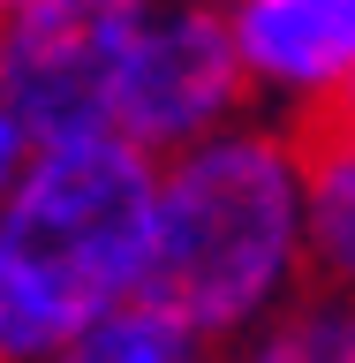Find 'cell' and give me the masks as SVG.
<instances>
[{
  "label": "cell",
  "instance_id": "1",
  "mask_svg": "<svg viewBox=\"0 0 355 363\" xmlns=\"http://www.w3.org/2000/svg\"><path fill=\"white\" fill-rule=\"evenodd\" d=\"M152 303L235 348L310 295V220H303V129L280 113H242L235 129L159 159L152 220Z\"/></svg>",
  "mask_w": 355,
  "mask_h": 363
},
{
  "label": "cell",
  "instance_id": "6",
  "mask_svg": "<svg viewBox=\"0 0 355 363\" xmlns=\"http://www.w3.org/2000/svg\"><path fill=\"white\" fill-rule=\"evenodd\" d=\"M303 220H310V288L355 295V129H303Z\"/></svg>",
  "mask_w": 355,
  "mask_h": 363
},
{
  "label": "cell",
  "instance_id": "4",
  "mask_svg": "<svg viewBox=\"0 0 355 363\" xmlns=\"http://www.w3.org/2000/svg\"><path fill=\"white\" fill-rule=\"evenodd\" d=\"M144 0H53L0 23V91L16 99L38 144L113 136L121 61H129Z\"/></svg>",
  "mask_w": 355,
  "mask_h": 363
},
{
  "label": "cell",
  "instance_id": "8",
  "mask_svg": "<svg viewBox=\"0 0 355 363\" xmlns=\"http://www.w3.org/2000/svg\"><path fill=\"white\" fill-rule=\"evenodd\" d=\"M227 363H355V295H295L280 318L235 340Z\"/></svg>",
  "mask_w": 355,
  "mask_h": 363
},
{
  "label": "cell",
  "instance_id": "5",
  "mask_svg": "<svg viewBox=\"0 0 355 363\" xmlns=\"http://www.w3.org/2000/svg\"><path fill=\"white\" fill-rule=\"evenodd\" d=\"M257 106L310 129L355 91V0H242L235 8Z\"/></svg>",
  "mask_w": 355,
  "mask_h": 363
},
{
  "label": "cell",
  "instance_id": "3",
  "mask_svg": "<svg viewBox=\"0 0 355 363\" xmlns=\"http://www.w3.org/2000/svg\"><path fill=\"white\" fill-rule=\"evenodd\" d=\"M242 113H257V84H249L235 16L212 0H144L129 61H121L113 136H129L152 159H174L235 129Z\"/></svg>",
  "mask_w": 355,
  "mask_h": 363
},
{
  "label": "cell",
  "instance_id": "10",
  "mask_svg": "<svg viewBox=\"0 0 355 363\" xmlns=\"http://www.w3.org/2000/svg\"><path fill=\"white\" fill-rule=\"evenodd\" d=\"M30 8H53V0H0V23H16V16H30Z\"/></svg>",
  "mask_w": 355,
  "mask_h": 363
},
{
  "label": "cell",
  "instance_id": "11",
  "mask_svg": "<svg viewBox=\"0 0 355 363\" xmlns=\"http://www.w3.org/2000/svg\"><path fill=\"white\" fill-rule=\"evenodd\" d=\"M212 8H227V16H235V8H242V0H212Z\"/></svg>",
  "mask_w": 355,
  "mask_h": 363
},
{
  "label": "cell",
  "instance_id": "2",
  "mask_svg": "<svg viewBox=\"0 0 355 363\" xmlns=\"http://www.w3.org/2000/svg\"><path fill=\"white\" fill-rule=\"evenodd\" d=\"M159 159L129 136L38 144L0 204V363H53L152 280Z\"/></svg>",
  "mask_w": 355,
  "mask_h": 363
},
{
  "label": "cell",
  "instance_id": "9",
  "mask_svg": "<svg viewBox=\"0 0 355 363\" xmlns=\"http://www.w3.org/2000/svg\"><path fill=\"white\" fill-rule=\"evenodd\" d=\"M30 152H38V136L23 129L16 99L0 91V204H8V189H16V182H23V167H30Z\"/></svg>",
  "mask_w": 355,
  "mask_h": 363
},
{
  "label": "cell",
  "instance_id": "7",
  "mask_svg": "<svg viewBox=\"0 0 355 363\" xmlns=\"http://www.w3.org/2000/svg\"><path fill=\"white\" fill-rule=\"evenodd\" d=\"M53 363H227V348L212 333H197L189 318H174L167 303L136 295V303L106 311L91 333H76Z\"/></svg>",
  "mask_w": 355,
  "mask_h": 363
}]
</instances>
